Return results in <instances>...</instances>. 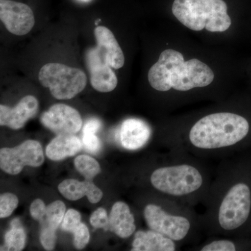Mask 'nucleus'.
Instances as JSON below:
<instances>
[{
    "label": "nucleus",
    "instance_id": "24",
    "mask_svg": "<svg viewBox=\"0 0 251 251\" xmlns=\"http://www.w3.org/2000/svg\"><path fill=\"white\" fill-rule=\"evenodd\" d=\"M81 214L75 209H69L64 215L62 222V229L66 232H72L73 229L81 223Z\"/></svg>",
    "mask_w": 251,
    "mask_h": 251
},
{
    "label": "nucleus",
    "instance_id": "12",
    "mask_svg": "<svg viewBox=\"0 0 251 251\" xmlns=\"http://www.w3.org/2000/svg\"><path fill=\"white\" fill-rule=\"evenodd\" d=\"M39 110V102L34 96L23 97L14 107L0 105V125L6 126L11 129L22 128L28 120L33 118Z\"/></svg>",
    "mask_w": 251,
    "mask_h": 251
},
{
    "label": "nucleus",
    "instance_id": "21",
    "mask_svg": "<svg viewBox=\"0 0 251 251\" xmlns=\"http://www.w3.org/2000/svg\"><path fill=\"white\" fill-rule=\"evenodd\" d=\"M74 166L85 179L90 181L100 173V167L98 161L88 155L77 156L74 160Z\"/></svg>",
    "mask_w": 251,
    "mask_h": 251
},
{
    "label": "nucleus",
    "instance_id": "2",
    "mask_svg": "<svg viewBox=\"0 0 251 251\" xmlns=\"http://www.w3.org/2000/svg\"><path fill=\"white\" fill-rule=\"evenodd\" d=\"M247 119L232 112L210 114L198 120L189 133L193 146L203 150L227 148L244 139L249 132Z\"/></svg>",
    "mask_w": 251,
    "mask_h": 251
},
{
    "label": "nucleus",
    "instance_id": "19",
    "mask_svg": "<svg viewBox=\"0 0 251 251\" xmlns=\"http://www.w3.org/2000/svg\"><path fill=\"white\" fill-rule=\"evenodd\" d=\"M11 229L5 234L4 247L1 251H21L25 246L26 235L19 219H14Z\"/></svg>",
    "mask_w": 251,
    "mask_h": 251
},
{
    "label": "nucleus",
    "instance_id": "30",
    "mask_svg": "<svg viewBox=\"0 0 251 251\" xmlns=\"http://www.w3.org/2000/svg\"><path fill=\"white\" fill-rule=\"evenodd\" d=\"M101 126V122L97 118H92L86 122L83 133H97Z\"/></svg>",
    "mask_w": 251,
    "mask_h": 251
},
{
    "label": "nucleus",
    "instance_id": "27",
    "mask_svg": "<svg viewBox=\"0 0 251 251\" xmlns=\"http://www.w3.org/2000/svg\"><path fill=\"white\" fill-rule=\"evenodd\" d=\"M201 251H234L236 247L232 242L228 240L214 241L206 244Z\"/></svg>",
    "mask_w": 251,
    "mask_h": 251
},
{
    "label": "nucleus",
    "instance_id": "3",
    "mask_svg": "<svg viewBox=\"0 0 251 251\" xmlns=\"http://www.w3.org/2000/svg\"><path fill=\"white\" fill-rule=\"evenodd\" d=\"M172 11L183 25L193 31L205 28L210 32H224L232 25L224 0H175Z\"/></svg>",
    "mask_w": 251,
    "mask_h": 251
},
{
    "label": "nucleus",
    "instance_id": "20",
    "mask_svg": "<svg viewBox=\"0 0 251 251\" xmlns=\"http://www.w3.org/2000/svg\"><path fill=\"white\" fill-rule=\"evenodd\" d=\"M66 206L61 201H56L46 208L45 214L39 221L41 228L56 231L65 215Z\"/></svg>",
    "mask_w": 251,
    "mask_h": 251
},
{
    "label": "nucleus",
    "instance_id": "9",
    "mask_svg": "<svg viewBox=\"0 0 251 251\" xmlns=\"http://www.w3.org/2000/svg\"><path fill=\"white\" fill-rule=\"evenodd\" d=\"M86 64L94 90L106 93L116 88L118 83L116 74L109 64L106 54L98 46L87 51Z\"/></svg>",
    "mask_w": 251,
    "mask_h": 251
},
{
    "label": "nucleus",
    "instance_id": "1",
    "mask_svg": "<svg viewBox=\"0 0 251 251\" xmlns=\"http://www.w3.org/2000/svg\"><path fill=\"white\" fill-rule=\"evenodd\" d=\"M215 75L207 64L198 59L185 62L184 56L174 49H166L150 68L148 80L154 90L167 92L172 88L186 92L210 85Z\"/></svg>",
    "mask_w": 251,
    "mask_h": 251
},
{
    "label": "nucleus",
    "instance_id": "16",
    "mask_svg": "<svg viewBox=\"0 0 251 251\" xmlns=\"http://www.w3.org/2000/svg\"><path fill=\"white\" fill-rule=\"evenodd\" d=\"M109 227L122 239L130 237L135 231V219L129 206L124 202H117L112 206L109 217Z\"/></svg>",
    "mask_w": 251,
    "mask_h": 251
},
{
    "label": "nucleus",
    "instance_id": "28",
    "mask_svg": "<svg viewBox=\"0 0 251 251\" xmlns=\"http://www.w3.org/2000/svg\"><path fill=\"white\" fill-rule=\"evenodd\" d=\"M82 142L85 148L94 154L98 153L101 148V143L96 133H83Z\"/></svg>",
    "mask_w": 251,
    "mask_h": 251
},
{
    "label": "nucleus",
    "instance_id": "4",
    "mask_svg": "<svg viewBox=\"0 0 251 251\" xmlns=\"http://www.w3.org/2000/svg\"><path fill=\"white\" fill-rule=\"evenodd\" d=\"M41 85L49 88L54 98L69 100L80 93L87 85L85 73L60 63H48L39 74Z\"/></svg>",
    "mask_w": 251,
    "mask_h": 251
},
{
    "label": "nucleus",
    "instance_id": "11",
    "mask_svg": "<svg viewBox=\"0 0 251 251\" xmlns=\"http://www.w3.org/2000/svg\"><path fill=\"white\" fill-rule=\"evenodd\" d=\"M0 19L9 32L17 36L28 34L35 24L31 8L12 0H0Z\"/></svg>",
    "mask_w": 251,
    "mask_h": 251
},
{
    "label": "nucleus",
    "instance_id": "25",
    "mask_svg": "<svg viewBox=\"0 0 251 251\" xmlns=\"http://www.w3.org/2000/svg\"><path fill=\"white\" fill-rule=\"evenodd\" d=\"M90 224L94 228H106L109 226L108 213L103 208H98L92 213Z\"/></svg>",
    "mask_w": 251,
    "mask_h": 251
},
{
    "label": "nucleus",
    "instance_id": "5",
    "mask_svg": "<svg viewBox=\"0 0 251 251\" xmlns=\"http://www.w3.org/2000/svg\"><path fill=\"white\" fill-rule=\"evenodd\" d=\"M150 181L158 191L173 196L191 194L203 184V177L200 171L187 164L158 168L153 172Z\"/></svg>",
    "mask_w": 251,
    "mask_h": 251
},
{
    "label": "nucleus",
    "instance_id": "14",
    "mask_svg": "<svg viewBox=\"0 0 251 251\" xmlns=\"http://www.w3.org/2000/svg\"><path fill=\"white\" fill-rule=\"evenodd\" d=\"M58 190L61 194L69 201H77L87 196L92 204L100 202L103 196L98 186L92 181L87 179L84 181L73 179L64 180L59 184Z\"/></svg>",
    "mask_w": 251,
    "mask_h": 251
},
{
    "label": "nucleus",
    "instance_id": "22",
    "mask_svg": "<svg viewBox=\"0 0 251 251\" xmlns=\"http://www.w3.org/2000/svg\"><path fill=\"white\" fill-rule=\"evenodd\" d=\"M19 201L16 195L6 193L0 196V218L9 217L18 207Z\"/></svg>",
    "mask_w": 251,
    "mask_h": 251
},
{
    "label": "nucleus",
    "instance_id": "26",
    "mask_svg": "<svg viewBox=\"0 0 251 251\" xmlns=\"http://www.w3.org/2000/svg\"><path fill=\"white\" fill-rule=\"evenodd\" d=\"M56 240V231L52 229L41 228L40 234V241L43 247L46 251L54 250L55 247Z\"/></svg>",
    "mask_w": 251,
    "mask_h": 251
},
{
    "label": "nucleus",
    "instance_id": "18",
    "mask_svg": "<svg viewBox=\"0 0 251 251\" xmlns=\"http://www.w3.org/2000/svg\"><path fill=\"white\" fill-rule=\"evenodd\" d=\"M82 148L80 140L75 135H57L48 145L46 156L52 161H60L73 156Z\"/></svg>",
    "mask_w": 251,
    "mask_h": 251
},
{
    "label": "nucleus",
    "instance_id": "29",
    "mask_svg": "<svg viewBox=\"0 0 251 251\" xmlns=\"http://www.w3.org/2000/svg\"><path fill=\"white\" fill-rule=\"evenodd\" d=\"M46 208L45 203L41 199H36L33 201L29 208L31 217L37 221H40L45 214Z\"/></svg>",
    "mask_w": 251,
    "mask_h": 251
},
{
    "label": "nucleus",
    "instance_id": "13",
    "mask_svg": "<svg viewBox=\"0 0 251 251\" xmlns=\"http://www.w3.org/2000/svg\"><path fill=\"white\" fill-rule=\"evenodd\" d=\"M150 134L151 130L145 122L128 119L122 123L120 128V142L126 150H138L148 143Z\"/></svg>",
    "mask_w": 251,
    "mask_h": 251
},
{
    "label": "nucleus",
    "instance_id": "7",
    "mask_svg": "<svg viewBox=\"0 0 251 251\" xmlns=\"http://www.w3.org/2000/svg\"><path fill=\"white\" fill-rule=\"evenodd\" d=\"M44 159L42 146L36 140H27L15 148L0 150V168L11 175L19 174L25 166H42Z\"/></svg>",
    "mask_w": 251,
    "mask_h": 251
},
{
    "label": "nucleus",
    "instance_id": "23",
    "mask_svg": "<svg viewBox=\"0 0 251 251\" xmlns=\"http://www.w3.org/2000/svg\"><path fill=\"white\" fill-rule=\"evenodd\" d=\"M74 234V244L77 250H82L90 242V234L88 227L85 224L81 222L77 227L73 229Z\"/></svg>",
    "mask_w": 251,
    "mask_h": 251
},
{
    "label": "nucleus",
    "instance_id": "17",
    "mask_svg": "<svg viewBox=\"0 0 251 251\" xmlns=\"http://www.w3.org/2000/svg\"><path fill=\"white\" fill-rule=\"evenodd\" d=\"M175 241L159 232L150 229L135 232L132 249L133 251H175Z\"/></svg>",
    "mask_w": 251,
    "mask_h": 251
},
{
    "label": "nucleus",
    "instance_id": "10",
    "mask_svg": "<svg viewBox=\"0 0 251 251\" xmlns=\"http://www.w3.org/2000/svg\"><path fill=\"white\" fill-rule=\"evenodd\" d=\"M41 122L46 128L57 135H75L80 131L82 120L80 113L75 109L57 103L51 106L41 116Z\"/></svg>",
    "mask_w": 251,
    "mask_h": 251
},
{
    "label": "nucleus",
    "instance_id": "8",
    "mask_svg": "<svg viewBox=\"0 0 251 251\" xmlns=\"http://www.w3.org/2000/svg\"><path fill=\"white\" fill-rule=\"evenodd\" d=\"M144 217L150 229L159 232L175 242L182 240L189 232V220L168 214L161 206L150 204L144 209Z\"/></svg>",
    "mask_w": 251,
    "mask_h": 251
},
{
    "label": "nucleus",
    "instance_id": "15",
    "mask_svg": "<svg viewBox=\"0 0 251 251\" xmlns=\"http://www.w3.org/2000/svg\"><path fill=\"white\" fill-rule=\"evenodd\" d=\"M97 46L106 54L109 64L112 69H121L125 65V57L113 33L108 28L99 26L94 29Z\"/></svg>",
    "mask_w": 251,
    "mask_h": 251
},
{
    "label": "nucleus",
    "instance_id": "6",
    "mask_svg": "<svg viewBox=\"0 0 251 251\" xmlns=\"http://www.w3.org/2000/svg\"><path fill=\"white\" fill-rule=\"evenodd\" d=\"M251 209L250 188L244 183L234 185L229 188L220 206V226L227 231L238 228L247 221Z\"/></svg>",
    "mask_w": 251,
    "mask_h": 251
}]
</instances>
